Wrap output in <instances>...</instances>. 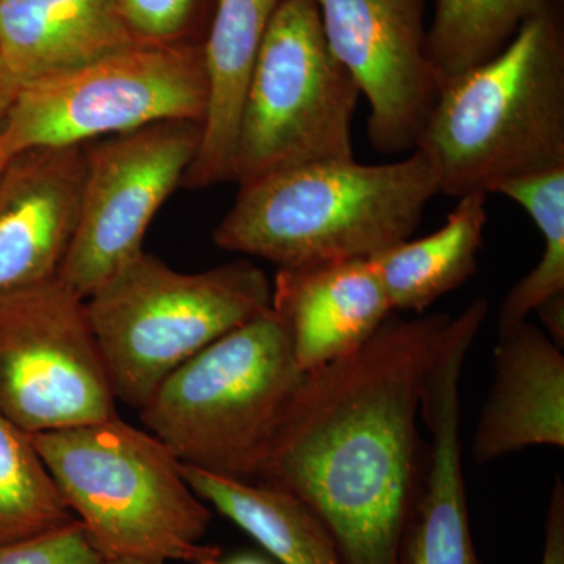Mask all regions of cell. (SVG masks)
I'll use <instances>...</instances> for the list:
<instances>
[{"label":"cell","mask_w":564,"mask_h":564,"mask_svg":"<svg viewBox=\"0 0 564 564\" xmlns=\"http://www.w3.org/2000/svg\"><path fill=\"white\" fill-rule=\"evenodd\" d=\"M452 317H389L358 350L302 375L256 484L303 503L347 564H395L423 454V384Z\"/></svg>","instance_id":"obj_1"},{"label":"cell","mask_w":564,"mask_h":564,"mask_svg":"<svg viewBox=\"0 0 564 564\" xmlns=\"http://www.w3.org/2000/svg\"><path fill=\"white\" fill-rule=\"evenodd\" d=\"M415 150L452 198L491 195L503 182L564 166L563 0L445 85Z\"/></svg>","instance_id":"obj_2"},{"label":"cell","mask_w":564,"mask_h":564,"mask_svg":"<svg viewBox=\"0 0 564 564\" xmlns=\"http://www.w3.org/2000/svg\"><path fill=\"white\" fill-rule=\"evenodd\" d=\"M436 195V174L417 150L377 165L296 166L240 185L214 242L278 269L372 258L410 239Z\"/></svg>","instance_id":"obj_3"},{"label":"cell","mask_w":564,"mask_h":564,"mask_svg":"<svg viewBox=\"0 0 564 564\" xmlns=\"http://www.w3.org/2000/svg\"><path fill=\"white\" fill-rule=\"evenodd\" d=\"M31 440L102 560H220V547L203 543L209 505L185 480L180 458L148 430L115 415Z\"/></svg>","instance_id":"obj_4"},{"label":"cell","mask_w":564,"mask_h":564,"mask_svg":"<svg viewBox=\"0 0 564 564\" xmlns=\"http://www.w3.org/2000/svg\"><path fill=\"white\" fill-rule=\"evenodd\" d=\"M272 289L245 259L184 273L140 252L85 300L117 402L141 410L182 364L272 310Z\"/></svg>","instance_id":"obj_5"},{"label":"cell","mask_w":564,"mask_h":564,"mask_svg":"<svg viewBox=\"0 0 564 564\" xmlns=\"http://www.w3.org/2000/svg\"><path fill=\"white\" fill-rule=\"evenodd\" d=\"M302 375L270 310L182 364L139 410L140 421L181 463L254 481Z\"/></svg>","instance_id":"obj_6"},{"label":"cell","mask_w":564,"mask_h":564,"mask_svg":"<svg viewBox=\"0 0 564 564\" xmlns=\"http://www.w3.org/2000/svg\"><path fill=\"white\" fill-rule=\"evenodd\" d=\"M361 91L333 54L317 0H282L245 91L231 180L355 161L351 122Z\"/></svg>","instance_id":"obj_7"},{"label":"cell","mask_w":564,"mask_h":564,"mask_svg":"<svg viewBox=\"0 0 564 564\" xmlns=\"http://www.w3.org/2000/svg\"><path fill=\"white\" fill-rule=\"evenodd\" d=\"M206 107L203 44H135L21 85L0 129L14 155L87 144L155 122L203 124Z\"/></svg>","instance_id":"obj_8"},{"label":"cell","mask_w":564,"mask_h":564,"mask_svg":"<svg viewBox=\"0 0 564 564\" xmlns=\"http://www.w3.org/2000/svg\"><path fill=\"white\" fill-rule=\"evenodd\" d=\"M87 304L58 278L0 293V413L25 433L118 415Z\"/></svg>","instance_id":"obj_9"},{"label":"cell","mask_w":564,"mask_h":564,"mask_svg":"<svg viewBox=\"0 0 564 564\" xmlns=\"http://www.w3.org/2000/svg\"><path fill=\"white\" fill-rule=\"evenodd\" d=\"M203 124L163 121L85 144L79 218L58 281L87 300L143 252L144 236L182 184Z\"/></svg>","instance_id":"obj_10"},{"label":"cell","mask_w":564,"mask_h":564,"mask_svg":"<svg viewBox=\"0 0 564 564\" xmlns=\"http://www.w3.org/2000/svg\"><path fill=\"white\" fill-rule=\"evenodd\" d=\"M323 32L369 102L378 154H410L440 98L426 52L425 0H317Z\"/></svg>","instance_id":"obj_11"},{"label":"cell","mask_w":564,"mask_h":564,"mask_svg":"<svg viewBox=\"0 0 564 564\" xmlns=\"http://www.w3.org/2000/svg\"><path fill=\"white\" fill-rule=\"evenodd\" d=\"M85 180V144L14 154L0 174V293L57 276Z\"/></svg>","instance_id":"obj_12"},{"label":"cell","mask_w":564,"mask_h":564,"mask_svg":"<svg viewBox=\"0 0 564 564\" xmlns=\"http://www.w3.org/2000/svg\"><path fill=\"white\" fill-rule=\"evenodd\" d=\"M272 288L302 373L358 350L393 313L370 258L278 269Z\"/></svg>","instance_id":"obj_13"},{"label":"cell","mask_w":564,"mask_h":564,"mask_svg":"<svg viewBox=\"0 0 564 564\" xmlns=\"http://www.w3.org/2000/svg\"><path fill=\"white\" fill-rule=\"evenodd\" d=\"M462 372L434 369L423 386L421 419L429 429L421 478L395 564H484L467 511L462 447Z\"/></svg>","instance_id":"obj_14"},{"label":"cell","mask_w":564,"mask_h":564,"mask_svg":"<svg viewBox=\"0 0 564 564\" xmlns=\"http://www.w3.org/2000/svg\"><path fill=\"white\" fill-rule=\"evenodd\" d=\"M563 445V348L529 321L499 329L491 392L474 434L475 462Z\"/></svg>","instance_id":"obj_15"},{"label":"cell","mask_w":564,"mask_h":564,"mask_svg":"<svg viewBox=\"0 0 564 564\" xmlns=\"http://www.w3.org/2000/svg\"><path fill=\"white\" fill-rule=\"evenodd\" d=\"M135 44L118 0H0V55L20 85Z\"/></svg>","instance_id":"obj_16"},{"label":"cell","mask_w":564,"mask_h":564,"mask_svg":"<svg viewBox=\"0 0 564 564\" xmlns=\"http://www.w3.org/2000/svg\"><path fill=\"white\" fill-rule=\"evenodd\" d=\"M282 0H217L203 41L207 107L202 143L181 187L231 180L240 110L256 58Z\"/></svg>","instance_id":"obj_17"},{"label":"cell","mask_w":564,"mask_h":564,"mask_svg":"<svg viewBox=\"0 0 564 564\" xmlns=\"http://www.w3.org/2000/svg\"><path fill=\"white\" fill-rule=\"evenodd\" d=\"M456 199L454 210L436 232L403 240L370 258L392 311L423 314L474 276L488 223V195L469 193Z\"/></svg>","instance_id":"obj_18"},{"label":"cell","mask_w":564,"mask_h":564,"mask_svg":"<svg viewBox=\"0 0 564 564\" xmlns=\"http://www.w3.org/2000/svg\"><path fill=\"white\" fill-rule=\"evenodd\" d=\"M182 474L204 502L250 534L281 564H347L328 530L289 494L184 463Z\"/></svg>","instance_id":"obj_19"},{"label":"cell","mask_w":564,"mask_h":564,"mask_svg":"<svg viewBox=\"0 0 564 564\" xmlns=\"http://www.w3.org/2000/svg\"><path fill=\"white\" fill-rule=\"evenodd\" d=\"M551 0H436L426 52L441 90L491 61Z\"/></svg>","instance_id":"obj_20"},{"label":"cell","mask_w":564,"mask_h":564,"mask_svg":"<svg viewBox=\"0 0 564 564\" xmlns=\"http://www.w3.org/2000/svg\"><path fill=\"white\" fill-rule=\"evenodd\" d=\"M74 521L31 434L0 413V545L33 540Z\"/></svg>","instance_id":"obj_21"},{"label":"cell","mask_w":564,"mask_h":564,"mask_svg":"<svg viewBox=\"0 0 564 564\" xmlns=\"http://www.w3.org/2000/svg\"><path fill=\"white\" fill-rule=\"evenodd\" d=\"M496 193L524 207L544 242L540 261L516 282L500 306L497 326L507 329L564 293V166L503 182Z\"/></svg>","instance_id":"obj_22"},{"label":"cell","mask_w":564,"mask_h":564,"mask_svg":"<svg viewBox=\"0 0 564 564\" xmlns=\"http://www.w3.org/2000/svg\"><path fill=\"white\" fill-rule=\"evenodd\" d=\"M217 0H118L122 20L139 44L199 43Z\"/></svg>","instance_id":"obj_23"},{"label":"cell","mask_w":564,"mask_h":564,"mask_svg":"<svg viewBox=\"0 0 564 564\" xmlns=\"http://www.w3.org/2000/svg\"><path fill=\"white\" fill-rule=\"evenodd\" d=\"M80 522L63 527L55 532L0 545V564H102Z\"/></svg>","instance_id":"obj_24"},{"label":"cell","mask_w":564,"mask_h":564,"mask_svg":"<svg viewBox=\"0 0 564 564\" xmlns=\"http://www.w3.org/2000/svg\"><path fill=\"white\" fill-rule=\"evenodd\" d=\"M541 564H564V485L562 475H556L551 500H549Z\"/></svg>","instance_id":"obj_25"},{"label":"cell","mask_w":564,"mask_h":564,"mask_svg":"<svg viewBox=\"0 0 564 564\" xmlns=\"http://www.w3.org/2000/svg\"><path fill=\"white\" fill-rule=\"evenodd\" d=\"M534 313L538 314V317L541 318L543 325L545 326V334L551 337L552 340L560 348H563L564 345V293H560V295L552 296L547 302L538 306L534 310Z\"/></svg>","instance_id":"obj_26"},{"label":"cell","mask_w":564,"mask_h":564,"mask_svg":"<svg viewBox=\"0 0 564 564\" xmlns=\"http://www.w3.org/2000/svg\"><path fill=\"white\" fill-rule=\"evenodd\" d=\"M20 88L21 85L11 76L2 55H0V122L6 118L7 111H9L14 98H17Z\"/></svg>","instance_id":"obj_27"},{"label":"cell","mask_w":564,"mask_h":564,"mask_svg":"<svg viewBox=\"0 0 564 564\" xmlns=\"http://www.w3.org/2000/svg\"><path fill=\"white\" fill-rule=\"evenodd\" d=\"M225 564H273L272 562H269V560L263 558L261 555L256 554H239L236 556H232L229 562H226Z\"/></svg>","instance_id":"obj_28"},{"label":"cell","mask_w":564,"mask_h":564,"mask_svg":"<svg viewBox=\"0 0 564 564\" xmlns=\"http://www.w3.org/2000/svg\"><path fill=\"white\" fill-rule=\"evenodd\" d=\"M102 564H169V563L155 562V560L115 558V560H104Z\"/></svg>","instance_id":"obj_29"},{"label":"cell","mask_w":564,"mask_h":564,"mask_svg":"<svg viewBox=\"0 0 564 564\" xmlns=\"http://www.w3.org/2000/svg\"><path fill=\"white\" fill-rule=\"evenodd\" d=\"M11 158H13V155H11L9 150H7L6 143H3L2 139V129H0V174H2L3 169H6L7 163H9Z\"/></svg>","instance_id":"obj_30"},{"label":"cell","mask_w":564,"mask_h":564,"mask_svg":"<svg viewBox=\"0 0 564 564\" xmlns=\"http://www.w3.org/2000/svg\"><path fill=\"white\" fill-rule=\"evenodd\" d=\"M203 564H225V563H221L220 560H214V562H207V563H203Z\"/></svg>","instance_id":"obj_31"}]
</instances>
